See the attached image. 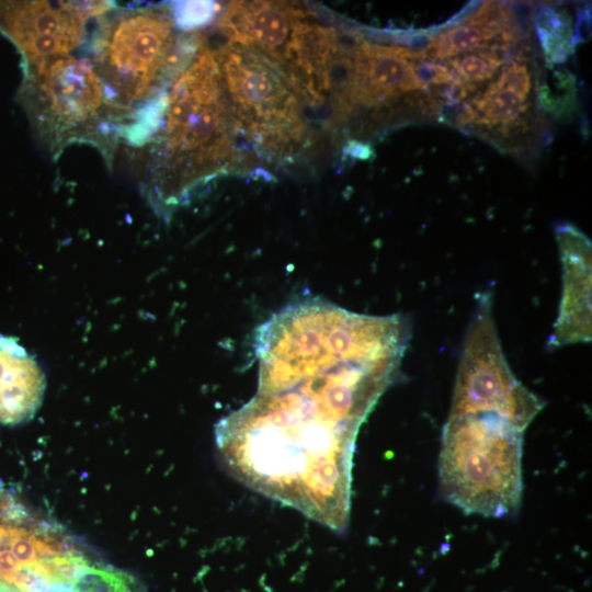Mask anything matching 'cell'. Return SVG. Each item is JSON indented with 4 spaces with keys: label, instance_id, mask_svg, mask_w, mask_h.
<instances>
[{
    "label": "cell",
    "instance_id": "obj_1",
    "mask_svg": "<svg viewBox=\"0 0 592 592\" xmlns=\"http://www.w3.org/2000/svg\"><path fill=\"white\" fill-rule=\"evenodd\" d=\"M254 339L258 389L218 422L219 457L249 488L341 532L357 432L398 374L408 325L312 298L272 316Z\"/></svg>",
    "mask_w": 592,
    "mask_h": 592
},
{
    "label": "cell",
    "instance_id": "obj_2",
    "mask_svg": "<svg viewBox=\"0 0 592 592\" xmlns=\"http://www.w3.org/2000/svg\"><path fill=\"white\" fill-rule=\"evenodd\" d=\"M210 45L177 73L143 145L141 181L151 203L171 210L209 181L247 161Z\"/></svg>",
    "mask_w": 592,
    "mask_h": 592
},
{
    "label": "cell",
    "instance_id": "obj_3",
    "mask_svg": "<svg viewBox=\"0 0 592 592\" xmlns=\"http://www.w3.org/2000/svg\"><path fill=\"white\" fill-rule=\"evenodd\" d=\"M91 62L116 101L139 121L153 116L203 34H182L172 8L114 7L98 19Z\"/></svg>",
    "mask_w": 592,
    "mask_h": 592
},
{
    "label": "cell",
    "instance_id": "obj_4",
    "mask_svg": "<svg viewBox=\"0 0 592 592\" xmlns=\"http://www.w3.org/2000/svg\"><path fill=\"white\" fill-rule=\"evenodd\" d=\"M24 64L21 101L48 155L57 159L68 146L84 144L111 167L136 118L116 101L91 60L70 54Z\"/></svg>",
    "mask_w": 592,
    "mask_h": 592
},
{
    "label": "cell",
    "instance_id": "obj_5",
    "mask_svg": "<svg viewBox=\"0 0 592 592\" xmlns=\"http://www.w3.org/2000/svg\"><path fill=\"white\" fill-rule=\"evenodd\" d=\"M523 432L490 414L448 417L439 480L447 502L467 514H514L522 497Z\"/></svg>",
    "mask_w": 592,
    "mask_h": 592
},
{
    "label": "cell",
    "instance_id": "obj_6",
    "mask_svg": "<svg viewBox=\"0 0 592 592\" xmlns=\"http://www.w3.org/2000/svg\"><path fill=\"white\" fill-rule=\"evenodd\" d=\"M242 138L269 162H289L314 145L308 109L270 60L229 42L210 46Z\"/></svg>",
    "mask_w": 592,
    "mask_h": 592
},
{
    "label": "cell",
    "instance_id": "obj_7",
    "mask_svg": "<svg viewBox=\"0 0 592 592\" xmlns=\"http://www.w3.org/2000/svg\"><path fill=\"white\" fill-rule=\"evenodd\" d=\"M544 405L512 373L497 332L491 295L480 294L467 327L448 417L490 414L524 432Z\"/></svg>",
    "mask_w": 592,
    "mask_h": 592
},
{
    "label": "cell",
    "instance_id": "obj_8",
    "mask_svg": "<svg viewBox=\"0 0 592 592\" xmlns=\"http://www.w3.org/2000/svg\"><path fill=\"white\" fill-rule=\"evenodd\" d=\"M321 22L295 2L231 1L219 13L217 32L276 66L304 101Z\"/></svg>",
    "mask_w": 592,
    "mask_h": 592
},
{
    "label": "cell",
    "instance_id": "obj_9",
    "mask_svg": "<svg viewBox=\"0 0 592 592\" xmlns=\"http://www.w3.org/2000/svg\"><path fill=\"white\" fill-rule=\"evenodd\" d=\"M115 4L109 1H20L0 4V30L25 62L70 55L87 37V23Z\"/></svg>",
    "mask_w": 592,
    "mask_h": 592
},
{
    "label": "cell",
    "instance_id": "obj_10",
    "mask_svg": "<svg viewBox=\"0 0 592 592\" xmlns=\"http://www.w3.org/2000/svg\"><path fill=\"white\" fill-rule=\"evenodd\" d=\"M561 262V298L558 316L547 346L551 349L591 341L590 239L577 227L563 224L556 228Z\"/></svg>",
    "mask_w": 592,
    "mask_h": 592
},
{
    "label": "cell",
    "instance_id": "obj_11",
    "mask_svg": "<svg viewBox=\"0 0 592 592\" xmlns=\"http://www.w3.org/2000/svg\"><path fill=\"white\" fill-rule=\"evenodd\" d=\"M411 60L412 55L392 44L365 38L354 54L355 80L352 91V118L362 110L389 109L406 94L421 91Z\"/></svg>",
    "mask_w": 592,
    "mask_h": 592
},
{
    "label": "cell",
    "instance_id": "obj_12",
    "mask_svg": "<svg viewBox=\"0 0 592 592\" xmlns=\"http://www.w3.org/2000/svg\"><path fill=\"white\" fill-rule=\"evenodd\" d=\"M44 391L45 377L35 360L15 340L0 335V423L30 420Z\"/></svg>",
    "mask_w": 592,
    "mask_h": 592
},
{
    "label": "cell",
    "instance_id": "obj_13",
    "mask_svg": "<svg viewBox=\"0 0 592 592\" xmlns=\"http://www.w3.org/2000/svg\"><path fill=\"white\" fill-rule=\"evenodd\" d=\"M496 35L486 26L485 14L478 8L435 36L430 59H451L460 54L491 48Z\"/></svg>",
    "mask_w": 592,
    "mask_h": 592
},
{
    "label": "cell",
    "instance_id": "obj_14",
    "mask_svg": "<svg viewBox=\"0 0 592 592\" xmlns=\"http://www.w3.org/2000/svg\"><path fill=\"white\" fill-rule=\"evenodd\" d=\"M476 107V124L483 127L509 129L525 123L528 104L526 98L508 87L491 83L473 100Z\"/></svg>",
    "mask_w": 592,
    "mask_h": 592
},
{
    "label": "cell",
    "instance_id": "obj_15",
    "mask_svg": "<svg viewBox=\"0 0 592 592\" xmlns=\"http://www.w3.org/2000/svg\"><path fill=\"white\" fill-rule=\"evenodd\" d=\"M533 25L546 59L554 64L566 61L576 46L571 16L566 11L542 5L534 14Z\"/></svg>",
    "mask_w": 592,
    "mask_h": 592
},
{
    "label": "cell",
    "instance_id": "obj_16",
    "mask_svg": "<svg viewBox=\"0 0 592 592\" xmlns=\"http://www.w3.org/2000/svg\"><path fill=\"white\" fill-rule=\"evenodd\" d=\"M493 49H479L447 60L448 68L466 84L475 87L491 79L499 70L502 59Z\"/></svg>",
    "mask_w": 592,
    "mask_h": 592
},
{
    "label": "cell",
    "instance_id": "obj_17",
    "mask_svg": "<svg viewBox=\"0 0 592 592\" xmlns=\"http://www.w3.org/2000/svg\"><path fill=\"white\" fill-rule=\"evenodd\" d=\"M424 110H430L439 122L453 127H465L477 121V113L465 101H445L435 98L424 99Z\"/></svg>",
    "mask_w": 592,
    "mask_h": 592
},
{
    "label": "cell",
    "instance_id": "obj_18",
    "mask_svg": "<svg viewBox=\"0 0 592 592\" xmlns=\"http://www.w3.org/2000/svg\"><path fill=\"white\" fill-rule=\"evenodd\" d=\"M411 65L413 75L425 93L431 88L459 80L447 65H441L436 60L415 59L411 60Z\"/></svg>",
    "mask_w": 592,
    "mask_h": 592
},
{
    "label": "cell",
    "instance_id": "obj_19",
    "mask_svg": "<svg viewBox=\"0 0 592 592\" xmlns=\"http://www.w3.org/2000/svg\"><path fill=\"white\" fill-rule=\"evenodd\" d=\"M505 4L515 38L527 39L533 27L535 5L530 1H511Z\"/></svg>",
    "mask_w": 592,
    "mask_h": 592
},
{
    "label": "cell",
    "instance_id": "obj_20",
    "mask_svg": "<svg viewBox=\"0 0 592 592\" xmlns=\"http://www.w3.org/2000/svg\"><path fill=\"white\" fill-rule=\"evenodd\" d=\"M494 82L512 89L524 98H527L532 88L528 68L520 61H511L505 66Z\"/></svg>",
    "mask_w": 592,
    "mask_h": 592
}]
</instances>
